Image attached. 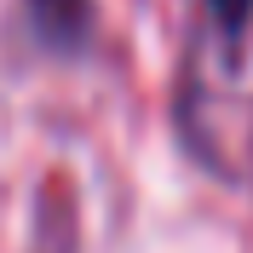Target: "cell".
<instances>
[{"label":"cell","mask_w":253,"mask_h":253,"mask_svg":"<svg viewBox=\"0 0 253 253\" xmlns=\"http://www.w3.org/2000/svg\"><path fill=\"white\" fill-rule=\"evenodd\" d=\"M207 12H213V23H219L230 41H242L253 23V0H207Z\"/></svg>","instance_id":"1"}]
</instances>
